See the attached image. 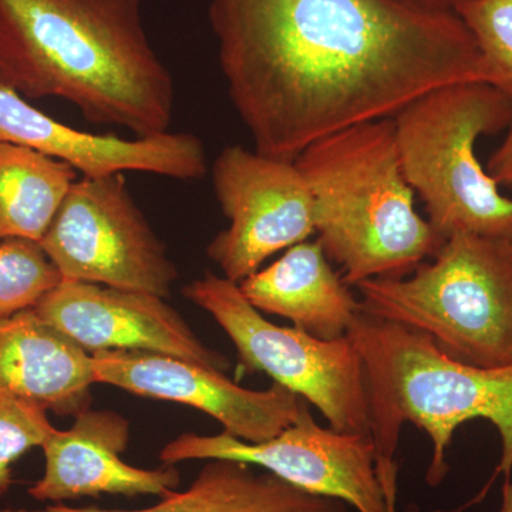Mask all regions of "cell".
Instances as JSON below:
<instances>
[{"instance_id": "obj_1", "label": "cell", "mask_w": 512, "mask_h": 512, "mask_svg": "<svg viewBox=\"0 0 512 512\" xmlns=\"http://www.w3.org/2000/svg\"><path fill=\"white\" fill-rule=\"evenodd\" d=\"M208 20L229 99L266 157L295 161L436 87L485 83L456 13L406 0H208Z\"/></svg>"}, {"instance_id": "obj_2", "label": "cell", "mask_w": 512, "mask_h": 512, "mask_svg": "<svg viewBox=\"0 0 512 512\" xmlns=\"http://www.w3.org/2000/svg\"><path fill=\"white\" fill-rule=\"evenodd\" d=\"M2 86L59 97L94 124L168 133L174 80L148 39L143 0H0Z\"/></svg>"}, {"instance_id": "obj_3", "label": "cell", "mask_w": 512, "mask_h": 512, "mask_svg": "<svg viewBox=\"0 0 512 512\" xmlns=\"http://www.w3.org/2000/svg\"><path fill=\"white\" fill-rule=\"evenodd\" d=\"M295 165L311 190L319 244L329 261L342 266L350 288L412 274L444 244L414 210L393 119L319 138Z\"/></svg>"}, {"instance_id": "obj_4", "label": "cell", "mask_w": 512, "mask_h": 512, "mask_svg": "<svg viewBox=\"0 0 512 512\" xmlns=\"http://www.w3.org/2000/svg\"><path fill=\"white\" fill-rule=\"evenodd\" d=\"M349 339L362 357L369 396L370 436L377 457L394 458L404 424L429 436L426 481L447 477L454 431L474 419L490 421L501 439L497 474L512 471V365L478 367L457 362L419 330L360 311Z\"/></svg>"}, {"instance_id": "obj_5", "label": "cell", "mask_w": 512, "mask_h": 512, "mask_svg": "<svg viewBox=\"0 0 512 512\" xmlns=\"http://www.w3.org/2000/svg\"><path fill=\"white\" fill-rule=\"evenodd\" d=\"M404 177L441 241L457 234L512 241V198L478 161V138L507 130L512 99L484 82L444 84L393 117Z\"/></svg>"}, {"instance_id": "obj_6", "label": "cell", "mask_w": 512, "mask_h": 512, "mask_svg": "<svg viewBox=\"0 0 512 512\" xmlns=\"http://www.w3.org/2000/svg\"><path fill=\"white\" fill-rule=\"evenodd\" d=\"M362 312L429 336L451 359L512 365V255L508 241L453 235L402 278L355 286Z\"/></svg>"}, {"instance_id": "obj_7", "label": "cell", "mask_w": 512, "mask_h": 512, "mask_svg": "<svg viewBox=\"0 0 512 512\" xmlns=\"http://www.w3.org/2000/svg\"><path fill=\"white\" fill-rule=\"evenodd\" d=\"M183 293L227 333L245 369L265 373L313 404L332 429L370 434L365 370L348 335L323 340L296 326L275 325L238 284L211 272L185 285Z\"/></svg>"}, {"instance_id": "obj_8", "label": "cell", "mask_w": 512, "mask_h": 512, "mask_svg": "<svg viewBox=\"0 0 512 512\" xmlns=\"http://www.w3.org/2000/svg\"><path fill=\"white\" fill-rule=\"evenodd\" d=\"M62 281L168 298L178 271L137 207L123 173L82 177L40 241Z\"/></svg>"}, {"instance_id": "obj_9", "label": "cell", "mask_w": 512, "mask_h": 512, "mask_svg": "<svg viewBox=\"0 0 512 512\" xmlns=\"http://www.w3.org/2000/svg\"><path fill=\"white\" fill-rule=\"evenodd\" d=\"M376 457L370 434L319 426L306 400L291 426L264 443H247L224 431L215 436L184 433L160 453L167 466L217 458L244 461L308 493L345 501L356 512H387Z\"/></svg>"}, {"instance_id": "obj_10", "label": "cell", "mask_w": 512, "mask_h": 512, "mask_svg": "<svg viewBox=\"0 0 512 512\" xmlns=\"http://www.w3.org/2000/svg\"><path fill=\"white\" fill-rule=\"evenodd\" d=\"M212 185L229 228L212 239L207 255L235 284L315 232L311 190L295 161L225 147L212 165Z\"/></svg>"}, {"instance_id": "obj_11", "label": "cell", "mask_w": 512, "mask_h": 512, "mask_svg": "<svg viewBox=\"0 0 512 512\" xmlns=\"http://www.w3.org/2000/svg\"><path fill=\"white\" fill-rule=\"evenodd\" d=\"M94 380L137 396L187 404L220 421L224 433L264 443L291 426L302 397L281 384L251 390L221 370L146 350H107L92 355Z\"/></svg>"}, {"instance_id": "obj_12", "label": "cell", "mask_w": 512, "mask_h": 512, "mask_svg": "<svg viewBox=\"0 0 512 512\" xmlns=\"http://www.w3.org/2000/svg\"><path fill=\"white\" fill-rule=\"evenodd\" d=\"M35 312L90 355L146 350L221 372L228 366V360L208 348L173 306L151 293L62 281L37 303Z\"/></svg>"}, {"instance_id": "obj_13", "label": "cell", "mask_w": 512, "mask_h": 512, "mask_svg": "<svg viewBox=\"0 0 512 512\" xmlns=\"http://www.w3.org/2000/svg\"><path fill=\"white\" fill-rule=\"evenodd\" d=\"M0 143L33 148L66 161L83 177L136 171L195 181L208 170L204 144L194 134L168 131L124 140L113 134L86 133L52 119L2 84Z\"/></svg>"}, {"instance_id": "obj_14", "label": "cell", "mask_w": 512, "mask_h": 512, "mask_svg": "<svg viewBox=\"0 0 512 512\" xmlns=\"http://www.w3.org/2000/svg\"><path fill=\"white\" fill-rule=\"evenodd\" d=\"M74 417L70 429H56L43 444L45 471L29 488L30 497L60 504L103 494L161 498L178 490L181 474L175 466L147 470L121 458L130 441L126 417L92 409Z\"/></svg>"}, {"instance_id": "obj_15", "label": "cell", "mask_w": 512, "mask_h": 512, "mask_svg": "<svg viewBox=\"0 0 512 512\" xmlns=\"http://www.w3.org/2000/svg\"><path fill=\"white\" fill-rule=\"evenodd\" d=\"M92 355L35 309L0 318V389L62 416L90 409Z\"/></svg>"}, {"instance_id": "obj_16", "label": "cell", "mask_w": 512, "mask_h": 512, "mask_svg": "<svg viewBox=\"0 0 512 512\" xmlns=\"http://www.w3.org/2000/svg\"><path fill=\"white\" fill-rule=\"evenodd\" d=\"M238 285L259 312L289 319L296 328L323 340L346 336L362 311L350 286L333 271L318 239L293 245L274 264Z\"/></svg>"}, {"instance_id": "obj_17", "label": "cell", "mask_w": 512, "mask_h": 512, "mask_svg": "<svg viewBox=\"0 0 512 512\" xmlns=\"http://www.w3.org/2000/svg\"><path fill=\"white\" fill-rule=\"evenodd\" d=\"M0 512H356L338 498L315 495L262 468L235 460H205L184 491H173L140 510L49 505L45 510Z\"/></svg>"}, {"instance_id": "obj_18", "label": "cell", "mask_w": 512, "mask_h": 512, "mask_svg": "<svg viewBox=\"0 0 512 512\" xmlns=\"http://www.w3.org/2000/svg\"><path fill=\"white\" fill-rule=\"evenodd\" d=\"M76 181L66 161L0 143V241H42Z\"/></svg>"}, {"instance_id": "obj_19", "label": "cell", "mask_w": 512, "mask_h": 512, "mask_svg": "<svg viewBox=\"0 0 512 512\" xmlns=\"http://www.w3.org/2000/svg\"><path fill=\"white\" fill-rule=\"evenodd\" d=\"M62 282L40 242L0 241V318L35 309Z\"/></svg>"}, {"instance_id": "obj_20", "label": "cell", "mask_w": 512, "mask_h": 512, "mask_svg": "<svg viewBox=\"0 0 512 512\" xmlns=\"http://www.w3.org/2000/svg\"><path fill=\"white\" fill-rule=\"evenodd\" d=\"M454 13L476 40L485 83L512 99V0H464Z\"/></svg>"}, {"instance_id": "obj_21", "label": "cell", "mask_w": 512, "mask_h": 512, "mask_svg": "<svg viewBox=\"0 0 512 512\" xmlns=\"http://www.w3.org/2000/svg\"><path fill=\"white\" fill-rule=\"evenodd\" d=\"M55 431L45 407L0 389V498L13 483V463L30 448H42Z\"/></svg>"}, {"instance_id": "obj_22", "label": "cell", "mask_w": 512, "mask_h": 512, "mask_svg": "<svg viewBox=\"0 0 512 512\" xmlns=\"http://www.w3.org/2000/svg\"><path fill=\"white\" fill-rule=\"evenodd\" d=\"M485 170L498 184V187L511 188L512 190V120L507 128L503 143L488 158Z\"/></svg>"}, {"instance_id": "obj_23", "label": "cell", "mask_w": 512, "mask_h": 512, "mask_svg": "<svg viewBox=\"0 0 512 512\" xmlns=\"http://www.w3.org/2000/svg\"><path fill=\"white\" fill-rule=\"evenodd\" d=\"M377 476L382 484L387 512H397V480L399 467L394 458L376 457Z\"/></svg>"}, {"instance_id": "obj_24", "label": "cell", "mask_w": 512, "mask_h": 512, "mask_svg": "<svg viewBox=\"0 0 512 512\" xmlns=\"http://www.w3.org/2000/svg\"><path fill=\"white\" fill-rule=\"evenodd\" d=\"M413 5L431 10H441V12H454L457 6L464 0H406Z\"/></svg>"}, {"instance_id": "obj_25", "label": "cell", "mask_w": 512, "mask_h": 512, "mask_svg": "<svg viewBox=\"0 0 512 512\" xmlns=\"http://www.w3.org/2000/svg\"><path fill=\"white\" fill-rule=\"evenodd\" d=\"M500 512H512V481H510V478L505 480L503 487V503H501Z\"/></svg>"}, {"instance_id": "obj_26", "label": "cell", "mask_w": 512, "mask_h": 512, "mask_svg": "<svg viewBox=\"0 0 512 512\" xmlns=\"http://www.w3.org/2000/svg\"><path fill=\"white\" fill-rule=\"evenodd\" d=\"M6 76H8V59H6L5 49L0 42V84L5 83Z\"/></svg>"}, {"instance_id": "obj_27", "label": "cell", "mask_w": 512, "mask_h": 512, "mask_svg": "<svg viewBox=\"0 0 512 512\" xmlns=\"http://www.w3.org/2000/svg\"><path fill=\"white\" fill-rule=\"evenodd\" d=\"M508 245H510V252H511V255H512V241H508Z\"/></svg>"}]
</instances>
